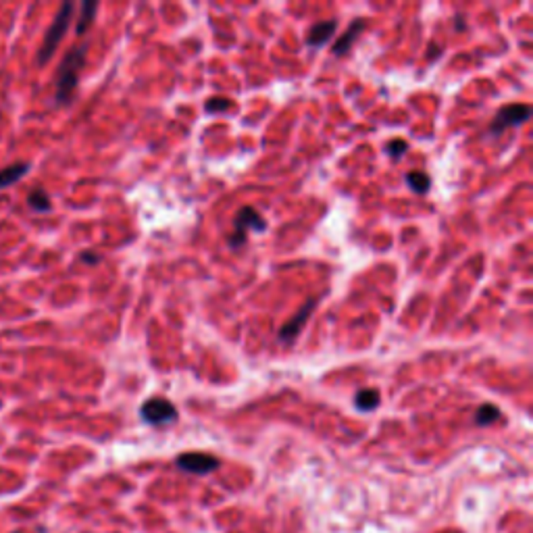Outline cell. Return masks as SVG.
Masks as SVG:
<instances>
[{
	"instance_id": "17",
	"label": "cell",
	"mask_w": 533,
	"mask_h": 533,
	"mask_svg": "<svg viewBox=\"0 0 533 533\" xmlns=\"http://www.w3.org/2000/svg\"><path fill=\"white\" fill-rule=\"evenodd\" d=\"M407 148H409V144H407L404 140H400V138H396V140H392V142L386 144V152H388L392 158H400V156L407 152Z\"/></svg>"
},
{
	"instance_id": "15",
	"label": "cell",
	"mask_w": 533,
	"mask_h": 533,
	"mask_svg": "<svg viewBox=\"0 0 533 533\" xmlns=\"http://www.w3.org/2000/svg\"><path fill=\"white\" fill-rule=\"evenodd\" d=\"M498 419H500V411H498V407H494V404H484V407H479L477 413H475V423H477V425H492V423H496Z\"/></svg>"
},
{
	"instance_id": "12",
	"label": "cell",
	"mask_w": 533,
	"mask_h": 533,
	"mask_svg": "<svg viewBox=\"0 0 533 533\" xmlns=\"http://www.w3.org/2000/svg\"><path fill=\"white\" fill-rule=\"evenodd\" d=\"M27 206L35 213H48L52 208V202H50V196L44 188H33L29 190L27 194Z\"/></svg>"
},
{
	"instance_id": "13",
	"label": "cell",
	"mask_w": 533,
	"mask_h": 533,
	"mask_svg": "<svg viewBox=\"0 0 533 533\" xmlns=\"http://www.w3.org/2000/svg\"><path fill=\"white\" fill-rule=\"evenodd\" d=\"M96 10H98V2H90L88 0V2L81 4V15L77 19V27H75L77 35H83L88 31V27L92 25V21L96 17Z\"/></svg>"
},
{
	"instance_id": "11",
	"label": "cell",
	"mask_w": 533,
	"mask_h": 533,
	"mask_svg": "<svg viewBox=\"0 0 533 533\" xmlns=\"http://www.w3.org/2000/svg\"><path fill=\"white\" fill-rule=\"evenodd\" d=\"M379 402H382V396H379V392H377L375 388H365V390H361V392L354 396V407H356L359 411H363V413L375 411V409L379 407Z\"/></svg>"
},
{
	"instance_id": "9",
	"label": "cell",
	"mask_w": 533,
	"mask_h": 533,
	"mask_svg": "<svg viewBox=\"0 0 533 533\" xmlns=\"http://www.w3.org/2000/svg\"><path fill=\"white\" fill-rule=\"evenodd\" d=\"M336 29H338V21H336V19L319 21L317 25H313V27H311L309 38H306V44H309V46H313V48H319V46L327 44V42L334 38Z\"/></svg>"
},
{
	"instance_id": "18",
	"label": "cell",
	"mask_w": 533,
	"mask_h": 533,
	"mask_svg": "<svg viewBox=\"0 0 533 533\" xmlns=\"http://www.w3.org/2000/svg\"><path fill=\"white\" fill-rule=\"evenodd\" d=\"M81 261L88 263V265H96V263L100 261V254H96V252H83V254H81Z\"/></svg>"
},
{
	"instance_id": "4",
	"label": "cell",
	"mask_w": 533,
	"mask_h": 533,
	"mask_svg": "<svg viewBox=\"0 0 533 533\" xmlns=\"http://www.w3.org/2000/svg\"><path fill=\"white\" fill-rule=\"evenodd\" d=\"M530 115H532V106H530V104H521V102H517V104H507V106H502V108L496 113L490 131H492L494 136H500V133H505L509 127H515V125L525 123V121L530 119Z\"/></svg>"
},
{
	"instance_id": "10",
	"label": "cell",
	"mask_w": 533,
	"mask_h": 533,
	"mask_svg": "<svg viewBox=\"0 0 533 533\" xmlns=\"http://www.w3.org/2000/svg\"><path fill=\"white\" fill-rule=\"evenodd\" d=\"M27 171H29V165H27V163H13V165L0 169V190H4V188L17 183Z\"/></svg>"
},
{
	"instance_id": "8",
	"label": "cell",
	"mask_w": 533,
	"mask_h": 533,
	"mask_svg": "<svg viewBox=\"0 0 533 533\" xmlns=\"http://www.w3.org/2000/svg\"><path fill=\"white\" fill-rule=\"evenodd\" d=\"M365 25H367V21L365 19H354L350 25H348V29L338 38V42L334 44V54L336 56H344V54H348L350 52V48H352V44L359 40V35L363 33V29H365Z\"/></svg>"
},
{
	"instance_id": "7",
	"label": "cell",
	"mask_w": 533,
	"mask_h": 533,
	"mask_svg": "<svg viewBox=\"0 0 533 533\" xmlns=\"http://www.w3.org/2000/svg\"><path fill=\"white\" fill-rule=\"evenodd\" d=\"M315 309H317V300H315V298L306 300V304H304L288 323H284V325L279 327V340H281L284 344H292V342L300 336V331L304 329V325L309 323V319H311V315H313Z\"/></svg>"
},
{
	"instance_id": "1",
	"label": "cell",
	"mask_w": 533,
	"mask_h": 533,
	"mask_svg": "<svg viewBox=\"0 0 533 533\" xmlns=\"http://www.w3.org/2000/svg\"><path fill=\"white\" fill-rule=\"evenodd\" d=\"M85 50L88 46H75L71 48L60 67H58V73H56V102L60 104H67L79 83V73L83 69V63H85Z\"/></svg>"
},
{
	"instance_id": "14",
	"label": "cell",
	"mask_w": 533,
	"mask_h": 533,
	"mask_svg": "<svg viewBox=\"0 0 533 533\" xmlns=\"http://www.w3.org/2000/svg\"><path fill=\"white\" fill-rule=\"evenodd\" d=\"M407 183L411 186L413 192L417 194H427L429 188H432V177L425 173V171H411L407 175Z\"/></svg>"
},
{
	"instance_id": "5",
	"label": "cell",
	"mask_w": 533,
	"mask_h": 533,
	"mask_svg": "<svg viewBox=\"0 0 533 533\" xmlns=\"http://www.w3.org/2000/svg\"><path fill=\"white\" fill-rule=\"evenodd\" d=\"M140 415L150 425H165L177 419V409L165 398H150L142 404Z\"/></svg>"
},
{
	"instance_id": "3",
	"label": "cell",
	"mask_w": 533,
	"mask_h": 533,
	"mask_svg": "<svg viewBox=\"0 0 533 533\" xmlns=\"http://www.w3.org/2000/svg\"><path fill=\"white\" fill-rule=\"evenodd\" d=\"M233 231L231 236L227 238V244L229 248L238 250L246 244V231H265L267 229V221L252 208V206H242L236 217H233Z\"/></svg>"
},
{
	"instance_id": "2",
	"label": "cell",
	"mask_w": 533,
	"mask_h": 533,
	"mask_svg": "<svg viewBox=\"0 0 533 533\" xmlns=\"http://www.w3.org/2000/svg\"><path fill=\"white\" fill-rule=\"evenodd\" d=\"M73 10H75L73 2H63V4H60L56 17H54L52 25L48 27V31H46V35H44V40H42V46H40V50H38V58H35V60H38L40 67L46 65V63L54 56V52H56L60 40L65 38V33H67V29H69V23H71V19H73Z\"/></svg>"
},
{
	"instance_id": "6",
	"label": "cell",
	"mask_w": 533,
	"mask_h": 533,
	"mask_svg": "<svg viewBox=\"0 0 533 533\" xmlns=\"http://www.w3.org/2000/svg\"><path fill=\"white\" fill-rule=\"evenodd\" d=\"M175 465L192 475H208L219 467V459L206 452H186L175 459Z\"/></svg>"
},
{
	"instance_id": "16",
	"label": "cell",
	"mask_w": 533,
	"mask_h": 533,
	"mask_svg": "<svg viewBox=\"0 0 533 533\" xmlns=\"http://www.w3.org/2000/svg\"><path fill=\"white\" fill-rule=\"evenodd\" d=\"M231 106H233V102L229 98H223V96H215V98L206 100V110L208 113H225Z\"/></svg>"
}]
</instances>
